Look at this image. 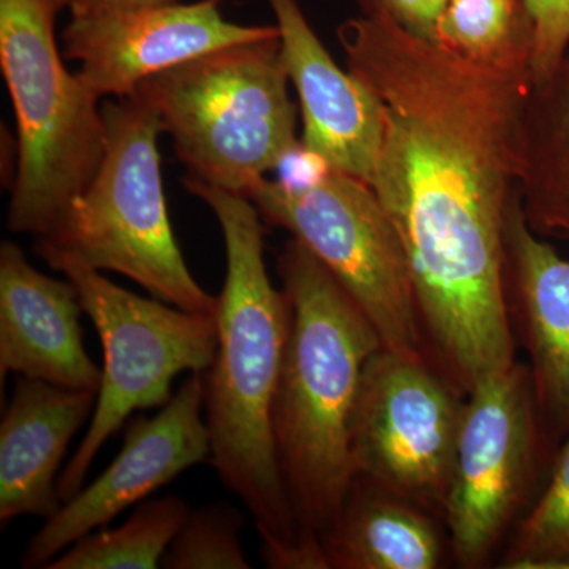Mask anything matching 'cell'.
Listing matches in <instances>:
<instances>
[{"mask_svg":"<svg viewBox=\"0 0 569 569\" xmlns=\"http://www.w3.org/2000/svg\"><path fill=\"white\" fill-rule=\"evenodd\" d=\"M549 445L529 367L516 362L467 392L443 512L460 567L488 563L526 507Z\"/></svg>","mask_w":569,"mask_h":569,"instance_id":"cell-10","label":"cell"},{"mask_svg":"<svg viewBox=\"0 0 569 569\" xmlns=\"http://www.w3.org/2000/svg\"><path fill=\"white\" fill-rule=\"evenodd\" d=\"M192 511L181 497L141 501L114 529H99L78 539L47 569H153Z\"/></svg>","mask_w":569,"mask_h":569,"instance_id":"cell-20","label":"cell"},{"mask_svg":"<svg viewBox=\"0 0 569 569\" xmlns=\"http://www.w3.org/2000/svg\"><path fill=\"white\" fill-rule=\"evenodd\" d=\"M266 2L279 28L284 70L298 92L301 144L331 170L370 186L383 141L376 93L332 61L298 0Z\"/></svg>","mask_w":569,"mask_h":569,"instance_id":"cell-13","label":"cell"},{"mask_svg":"<svg viewBox=\"0 0 569 569\" xmlns=\"http://www.w3.org/2000/svg\"><path fill=\"white\" fill-rule=\"evenodd\" d=\"M288 82L279 32L160 71L132 97L157 112L190 178L247 194L301 142Z\"/></svg>","mask_w":569,"mask_h":569,"instance_id":"cell-5","label":"cell"},{"mask_svg":"<svg viewBox=\"0 0 569 569\" xmlns=\"http://www.w3.org/2000/svg\"><path fill=\"white\" fill-rule=\"evenodd\" d=\"M37 252L77 287L82 310L103 347L102 383L91 425L58 478L59 496L69 501L84 488L100 449L133 411L163 407L179 373L204 372L211 366L217 320L157 298H141L74 254L48 247H37Z\"/></svg>","mask_w":569,"mask_h":569,"instance_id":"cell-7","label":"cell"},{"mask_svg":"<svg viewBox=\"0 0 569 569\" xmlns=\"http://www.w3.org/2000/svg\"><path fill=\"white\" fill-rule=\"evenodd\" d=\"M501 568L569 569V433L548 486L520 519Z\"/></svg>","mask_w":569,"mask_h":569,"instance_id":"cell-21","label":"cell"},{"mask_svg":"<svg viewBox=\"0 0 569 569\" xmlns=\"http://www.w3.org/2000/svg\"><path fill=\"white\" fill-rule=\"evenodd\" d=\"M362 13L387 18L402 31L436 43L437 26L448 0H359Z\"/></svg>","mask_w":569,"mask_h":569,"instance_id":"cell-24","label":"cell"},{"mask_svg":"<svg viewBox=\"0 0 569 569\" xmlns=\"http://www.w3.org/2000/svg\"><path fill=\"white\" fill-rule=\"evenodd\" d=\"M509 309L530 356L539 417L549 443L569 433V260L531 230L520 197L507 224Z\"/></svg>","mask_w":569,"mask_h":569,"instance_id":"cell-15","label":"cell"},{"mask_svg":"<svg viewBox=\"0 0 569 569\" xmlns=\"http://www.w3.org/2000/svg\"><path fill=\"white\" fill-rule=\"evenodd\" d=\"M97 392L14 381L0 425V523L22 516L50 519L62 507L59 467L71 438L93 415Z\"/></svg>","mask_w":569,"mask_h":569,"instance_id":"cell-16","label":"cell"},{"mask_svg":"<svg viewBox=\"0 0 569 569\" xmlns=\"http://www.w3.org/2000/svg\"><path fill=\"white\" fill-rule=\"evenodd\" d=\"M533 22L531 78L546 80L569 50V0H526Z\"/></svg>","mask_w":569,"mask_h":569,"instance_id":"cell-23","label":"cell"},{"mask_svg":"<svg viewBox=\"0 0 569 569\" xmlns=\"http://www.w3.org/2000/svg\"><path fill=\"white\" fill-rule=\"evenodd\" d=\"M463 402L432 362L380 348L351 418L355 478L443 518Z\"/></svg>","mask_w":569,"mask_h":569,"instance_id":"cell-9","label":"cell"},{"mask_svg":"<svg viewBox=\"0 0 569 569\" xmlns=\"http://www.w3.org/2000/svg\"><path fill=\"white\" fill-rule=\"evenodd\" d=\"M436 44L477 66L531 74L533 22L526 0H448Z\"/></svg>","mask_w":569,"mask_h":569,"instance_id":"cell-19","label":"cell"},{"mask_svg":"<svg viewBox=\"0 0 569 569\" xmlns=\"http://www.w3.org/2000/svg\"><path fill=\"white\" fill-rule=\"evenodd\" d=\"M102 112L107 146L99 171L37 247L126 276L179 309L216 316L217 298L194 280L168 217L157 146L162 121L137 97L108 100Z\"/></svg>","mask_w":569,"mask_h":569,"instance_id":"cell-6","label":"cell"},{"mask_svg":"<svg viewBox=\"0 0 569 569\" xmlns=\"http://www.w3.org/2000/svg\"><path fill=\"white\" fill-rule=\"evenodd\" d=\"M383 111L372 187L406 250L432 365L467 395L516 365L507 224L533 80L463 61L387 18L337 29Z\"/></svg>","mask_w":569,"mask_h":569,"instance_id":"cell-1","label":"cell"},{"mask_svg":"<svg viewBox=\"0 0 569 569\" xmlns=\"http://www.w3.org/2000/svg\"><path fill=\"white\" fill-rule=\"evenodd\" d=\"M246 516L227 501L190 511L164 553V569H249L241 531Z\"/></svg>","mask_w":569,"mask_h":569,"instance_id":"cell-22","label":"cell"},{"mask_svg":"<svg viewBox=\"0 0 569 569\" xmlns=\"http://www.w3.org/2000/svg\"><path fill=\"white\" fill-rule=\"evenodd\" d=\"M320 539L328 569H436L445 557L437 516L356 478Z\"/></svg>","mask_w":569,"mask_h":569,"instance_id":"cell-17","label":"cell"},{"mask_svg":"<svg viewBox=\"0 0 569 569\" xmlns=\"http://www.w3.org/2000/svg\"><path fill=\"white\" fill-rule=\"evenodd\" d=\"M519 197L539 236L569 241V50L531 84L522 119Z\"/></svg>","mask_w":569,"mask_h":569,"instance_id":"cell-18","label":"cell"},{"mask_svg":"<svg viewBox=\"0 0 569 569\" xmlns=\"http://www.w3.org/2000/svg\"><path fill=\"white\" fill-rule=\"evenodd\" d=\"M204 372H193L152 418L127 426L121 452L88 488L47 519L22 553V568H47L63 550L190 467L211 458L203 417Z\"/></svg>","mask_w":569,"mask_h":569,"instance_id":"cell-11","label":"cell"},{"mask_svg":"<svg viewBox=\"0 0 569 569\" xmlns=\"http://www.w3.org/2000/svg\"><path fill=\"white\" fill-rule=\"evenodd\" d=\"M183 186L216 216L227 252V277L217 298L216 355L204 370L209 462L252 516L266 567L328 569L321 539L296 518L277 462L272 407L290 306L269 279L263 217L246 194L190 176Z\"/></svg>","mask_w":569,"mask_h":569,"instance_id":"cell-2","label":"cell"},{"mask_svg":"<svg viewBox=\"0 0 569 569\" xmlns=\"http://www.w3.org/2000/svg\"><path fill=\"white\" fill-rule=\"evenodd\" d=\"M63 0H0V69L17 114V168L7 224L50 234L99 171L107 127L99 97L63 63Z\"/></svg>","mask_w":569,"mask_h":569,"instance_id":"cell-4","label":"cell"},{"mask_svg":"<svg viewBox=\"0 0 569 569\" xmlns=\"http://www.w3.org/2000/svg\"><path fill=\"white\" fill-rule=\"evenodd\" d=\"M246 197L316 254L383 348L430 362L406 250L369 183L328 168L299 186L261 179Z\"/></svg>","mask_w":569,"mask_h":569,"instance_id":"cell-8","label":"cell"},{"mask_svg":"<svg viewBox=\"0 0 569 569\" xmlns=\"http://www.w3.org/2000/svg\"><path fill=\"white\" fill-rule=\"evenodd\" d=\"M290 332L272 407L284 489L299 523L321 538L355 481L351 418L362 372L383 348L336 277L298 239L279 258Z\"/></svg>","mask_w":569,"mask_h":569,"instance_id":"cell-3","label":"cell"},{"mask_svg":"<svg viewBox=\"0 0 569 569\" xmlns=\"http://www.w3.org/2000/svg\"><path fill=\"white\" fill-rule=\"evenodd\" d=\"M223 0L73 17L62 33L63 58L99 99L132 97L153 74L208 52L279 36L277 26L224 20Z\"/></svg>","mask_w":569,"mask_h":569,"instance_id":"cell-12","label":"cell"},{"mask_svg":"<svg viewBox=\"0 0 569 569\" xmlns=\"http://www.w3.org/2000/svg\"><path fill=\"white\" fill-rule=\"evenodd\" d=\"M80 293L37 271L11 241L0 246V373L99 392L102 369L88 355Z\"/></svg>","mask_w":569,"mask_h":569,"instance_id":"cell-14","label":"cell"},{"mask_svg":"<svg viewBox=\"0 0 569 569\" xmlns=\"http://www.w3.org/2000/svg\"><path fill=\"white\" fill-rule=\"evenodd\" d=\"M176 2L178 0H63V6L73 18L153 9V7L170 6Z\"/></svg>","mask_w":569,"mask_h":569,"instance_id":"cell-25","label":"cell"}]
</instances>
